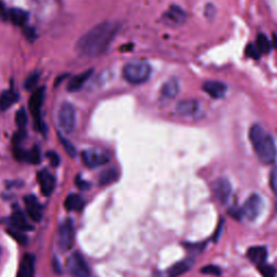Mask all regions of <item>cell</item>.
Listing matches in <instances>:
<instances>
[{
    "mask_svg": "<svg viewBox=\"0 0 277 277\" xmlns=\"http://www.w3.org/2000/svg\"><path fill=\"white\" fill-rule=\"evenodd\" d=\"M179 91H180V84H179V80L176 78H171L162 85L160 93L164 99L171 100L175 99L178 95Z\"/></svg>",
    "mask_w": 277,
    "mask_h": 277,
    "instance_id": "cell-17",
    "label": "cell"
},
{
    "mask_svg": "<svg viewBox=\"0 0 277 277\" xmlns=\"http://www.w3.org/2000/svg\"><path fill=\"white\" fill-rule=\"evenodd\" d=\"M193 265V261L190 259H187V260H184V261H181V262H179L177 264H175L172 267L170 268L169 270V275L171 277H178V276H180L184 273H186L187 271L190 270V268L192 267Z\"/></svg>",
    "mask_w": 277,
    "mask_h": 277,
    "instance_id": "cell-24",
    "label": "cell"
},
{
    "mask_svg": "<svg viewBox=\"0 0 277 277\" xmlns=\"http://www.w3.org/2000/svg\"><path fill=\"white\" fill-rule=\"evenodd\" d=\"M263 199L258 194H252L245 201L241 209V215L245 216L249 220H255L263 210Z\"/></svg>",
    "mask_w": 277,
    "mask_h": 277,
    "instance_id": "cell-7",
    "label": "cell"
},
{
    "mask_svg": "<svg viewBox=\"0 0 277 277\" xmlns=\"http://www.w3.org/2000/svg\"><path fill=\"white\" fill-rule=\"evenodd\" d=\"M25 36H27L30 40H31V38L30 37H32V38H34L35 37V30L34 29H32V28H28V27H26V30H25Z\"/></svg>",
    "mask_w": 277,
    "mask_h": 277,
    "instance_id": "cell-40",
    "label": "cell"
},
{
    "mask_svg": "<svg viewBox=\"0 0 277 277\" xmlns=\"http://www.w3.org/2000/svg\"><path fill=\"white\" fill-rule=\"evenodd\" d=\"M45 91H46L45 87L35 89L28 102L29 112L31 114L32 119H34L35 127L39 131H44L45 129V124L42 119V107L45 99Z\"/></svg>",
    "mask_w": 277,
    "mask_h": 277,
    "instance_id": "cell-4",
    "label": "cell"
},
{
    "mask_svg": "<svg viewBox=\"0 0 277 277\" xmlns=\"http://www.w3.org/2000/svg\"><path fill=\"white\" fill-rule=\"evenodd\" d=\"M76 184L77 186L79 187L80 190H87L89 189V183L87 181H84V180H81V178H78L76 179Z\"/></svg>",
    "mask_w": 277,
    "mask_h": 277,
    "instance_id": "cell-39",
    "label": "cell"
},
{
    "mask_svg": "<svg viewBox=\"0 0 277 277\" xmlns=\"http://www.w3.org/2000/svg\"><path fill=\"white\" fill-rule=\"evenodd\" d=\"M259 270L264 277H275V268L273 266L266 265L265 263H263L260 265Z\"/></svg>",
    "mask_w": 277,
    "mask_h": 277,
    "instance_id": "cell-31",
    "label": "cell"
},
{
    "mask_svg": "<svg viewBox=\"0 0 277 277\" xmlns=\"http://www.w3.org/2000/svg\"><path fill=\"white\" fill-rule=\"evenodd\" d=\"M91 75H92V70H89L81 73V74L74 76L70 80V83L67 85V90L70 92H76L80 90V89L83 88V86L87 83V80L91 77Z\"/></svg>",
    "mask_w": 277,
    "mask_h": 277,
    "instance_id": "cell-18",
    "label": "cell"
},
{
    "mask_svg": "<svg viewBox=\"0 0 277 277\" xmlns=\"http://www.w3.org/2000/svg\"><path fill=\"white\" fill-rule=\"evenodd\" d=\"M39 73H32V74H30L26 79H25V83H24V87H25L26 90H35V88L38 84L39 81Z\"/></svg>",
    "mask_w": 277,
    "mask_h": 277,
    "instance_id": "cell-28",
    "label": "cell"
},
{
    "mask_svg": "<svg viewBox=\"0 0 277 277\" xmlns=\"http://www.w3.org/2000/svg\"><path fill=\"white\" fill-rule=\"evenodd\" d=\"M65 209L68 211H80L85 207V199L77 194H71L65 199Z\"/></svg>",
    "mask_w": 277,
    "mask_h": 277,
    "instance_id": "cell-23",
    "label": "cell"
},
{
    "mask_svg": "<svg viewBox=\"0 0 277 277\" xmlns=\"http://www.w3.org/2000/svg\"><path fill=\"white\" fill-rule=\"evenodd\" d=\"M118 179V170L116 168H110L104 170L99 177V183L101 185H109L113 182H115Z\"/></svg>",
    "mask_w": 277,
    "mask_h": 277,
    "instance_id": "cell-25",
    "label": "cell"
},
{
    "mask_svg": "<svg viewBox=\"0 0 277 277\" xmlns=\"http://www.w3.org/2000/svg\"><path fill=\"white\" fill-rule=\"evenodd\" d=\"M35 273V257L26 254L21 260L18 276L16 277H34Z\"/></svg>",
    "mask_w": 277,
    "mask_h": 277,
    "instance_id": "cell-16",
    "label": "cell"
},
{
    "mask_svg": "<svg viewBox=\"0 0 277 277\" xmlns=\"http://www.w3.org/2000/svg\"><path fill=\"white\" fill-rule=\"evenodd\" d=\"M58 120L60 128L65 133L71 134L76 126V111L73 104L64 102L59 110Z\"/></svg>",
    "mask_w": 277,
    "mask_h": 277,
    "instance_id": "cell-5",
    "label": "cell"
},
{
    "mask_svg": "<svg viewBox=\"0 0 277 277\" xmlns=\"http://www.w3.org/2000/svg\"><path fill=\"white\" fill-rule=\"evenodd\" d=\"M276 208H277V205H276Z\"/></svg>",
    "mask_w": 277,
    "mask_h": 277,
    "instance_id": "cell-43",
    "label": "cell"
},
{
    "mask_svg": "<svg viewBox=\"0 0 277 277\" xmlns=\"http://www.w3.org/2000/svg\"><path fill=\"white\" fill-rule=\"evenodd\" d=\"M40 158H42V155H40V150L38 146H34V148L26 152L25 161H28L30 164H39Z\"/></svg>",
    "mask_w": 277,
    "mask_h": 277,
    "instance_id": "cell-27",
    "label": "cell"
},
{
    "mask_svg": "<svg viewBox=\"0 0 277 277\" xmlns=\"http://www.w3.org/2000/svg\"><path fill=\"white\" fill-rule=\"evenodd\" d=\"M214 193L216 197L222 202H226L230 199L232 195V185L231 183L226 180V179L220 178L218 180L214 182Z\"/></svg>",
    "mask_w": 277,
    "mask_h": 277,
    "instance_id": "cell-12",
    "label": "cell"
},
{
    "mask_svg": "<svg viewBox=\"0 0 277 277\" xmlns=\"http://www.w3.org/2000/svg\"><path fill=\"white\" fill-rule=\"evenodd\" d=\"M186 20V12L181 9L180 7L172 6L170 7L169 9L162 15V22L167 25H175L179 26L182 25V24Z\"/></svg>",
    "mask_w": 277,
    "mask_h": 277,
    "instance_id": "cell-10",
    "label": "cell"
},
{
    "mask_svg": "<svg viewBox=\"0 0 277 277\" xmlns=\"http://www.w3.org/2000/svg\"><path fill=\"white\" fill-rule=\"evenodd\" d=\"M61 141H62V143H63V146H64V149H65V151H66V153L70 155V156H72V157H74L75 156V155H76V150H75V148H74V146H73L72 145V143L70 142V141H67V140H65V138L64 137H61Z\"/></svg>",
    "mask_w": 277,
    "mask_h": 277,
    "instance_id": "cell-33",
    "label": "cell"
},
{
    "mask_svg": "<svg viewBox=\"0 0 277 277\" xmlns=\"http://www.w3.org/2000/svg\"><path fill=\"white\" fill-rule=\"evenodd\" d=\"M271 45L273 46V48L275 49V50H277V35L276 34L273 35V39H272V44Z\"/></svg>",
    "mask_w": 277,
    "mask_h": 277,
    "instance_id": "cell-42",
    "label": "cell"
},
{
    "mask_svg": "<svg viewBox=\"0 0 277 277\" xmlns=\"http://www.w3.org/2000/svg\"><path fill=\"white\" fill-rule=\"evenodd\" d=\"M66 267L74 277H90V270L85 259L78 252H75L66 261Z\"/></svg>",
    "mask_w": 277,
    "mask_h": 277,
    "instance_id": "cell-6",
    "label": "cell"
},
{
    "mask_svg": "<svg viewBox=\"0 0 277 277\" xmlns=\"http://www.w3.org/2000/svg\"><path fill=\"white\" fill-rule=\"evenodd\" d=\"M119 30V25L115 22H102L97 24L84 36H81L76 44V50L84 56H99L107 52Z\"/></svg>",
    "mask_w": 277,
    "mask_h": 277,
    "instance_id": "cell-1",
    "label": "cell"
},
{
    "mask_svg": "<svg viewBox=\"0 0 277 277\" xmlns=\"http://www.w3.org/2000/svg\"><path fill=\"white\" fill-rule=\"evenodd\" d=\"M47 157L49 158V161H50V164L53 166V167H58L60 165V157L59 155L56 154L55 152L53 151H49L47 153Z\"/></svg>",
    "mask_w": 277,
    "mask_h": 277,
    "instance_id": "cell-32",
    "label": "cell"
},
{
    "mask_svg": "<svg viewBox=\"0 0 277 277\" xmlns=\"http://www.w3.org/2000/svg\"><path fill=\"white\" fill-rule=\"evenodd\" d=\"M24 202H25V208L28 217L35 222H39L43 218V208L37 197L34 195H27L24 197Z\"/></svg>",
    "mask_w": 277,
    "mask_h": 277,
    "instance_id": "cell-11",
    "label": "cell"
},
{
    "mask_svg": "<svg viewBox=\"0 0 277 277\" xmlns=\"http://www.w3.org/2000/svg\"><path fill=\"white\" fill-rule=\"evenodd\" d=\"M248 258L251 260L252 262L261 265L265 263L266 258H267V250L263 246H257V247H252L248 250L247 252Z\"/></svg>",
    "mask_w": 277,
    "mask_h": 277,
    "instance_id": "cell-21",
    "label": "cell"
},
{
    "mask_svg": "<svg viewBox=\"0 0 277 277\" xmlns=\"http://www.w3.org/2000/svg\"><path fill=\"white\" fill-rule=\"evenodd\" d=\"M200 271H201L202 274H208V275H220V274H221L220 268L218 266H215V265H208L206 267L201 268Z\"/></svg>",
    "mask_w": 277,
    "mask_h": 277,
    "instance_id": "cell-36",
    "label": "cell"
},
{
    "mask_svg": "<svg viewBox=\"0 0 277 277\" xmlns=\"http://www.w3.org/2000/svg\"><path fill=\"white\" fill-rule=\"evenodd\" d=\"M81 159H83L84 164L89 168H96L108 164L110 161V156L101 150L90 149L85 150L81 153Z\"/></svg>",
    "mask_w": 277,
    "mask_h": 277,
    "instance_id": "cell-8",
    "label": "cell"
},
{
    "mask_svg": "<svg viewBox=\"0 0 277 277\" xmlns=\"http://www.w3.org/2000/svg\"><path fill=\"white\" fill-rule=\"evenodd\" d=\"M152 73L151 65L145 61H131L123 70V76L131 85H141L149 80Z\"/></svg>",
    "mask_w": 277,
    "mask_h": 277,
    "instance_id": "cell-3",
    "label": "cell"
},
{
    "mask_svg": "<svg viewBox=\"0 0 277 277\" xmlns=\"http://www.w3.org/2000/svg\"><path fill=\"white\" fill-rule=\"evenodd\" d=\"M59 246L62 250L71 249L74 243V225L72 220L66 219L59 227Z\"/></svg>",
    "mask_w": 277,
    "mask_h": 277,
    "instance_id": "cell-9",
    "label": "cell"
},
{
    "mask_svg": "<svg viewBox=\"0 0 277 277\" xmlns=\"http://www.w3.org/2000/svg\"><path fill=\"white\" fill-rule=\"evenodd\" d=\"M246 54L251 56V58H255V59H258L259 56L261 55L259 53V51L257 50V48H256L255 45H249L248 46V48L246 49Z\"/></svg>",
    "mask_w": 277,
    "mask_h": 277,
    "instance_id": "cell-37",
    "label": "cell"
},
{
    "mask_svg": "<svg viewBox=\"0 0 277 277\" xmlns=\"http://www.w3.org/2000/svg\"><path fill=\"white\" fill-rule=\"evenodd\" d=\"M8 14H9V9L5 6L4 3L0 2V20L8 21Z\"/></svg>",
    "mask_w": 277,
    "mask_h": 277,
    "instance_id": "cell-38",
    "label": "cell"
},
{
    "mask_svg": "<svg viewBox=\"0 0 277 277\" xmlns=\"http://www.w3.org/2000/svg\"><path fill=\"white\" fill-rule=\"evenodd\" d=\"M53 266H54V270H55V272L56 273H58V274H60L61 272H62V270H61V268L59 267V263H58V261H56V259H54V261H53Z\"/></svg>",
    "mask_w": 277,
    "mask_h": 277,
    "instance_id": "cell-41",
    "label": "cell"
},
{
    "mask_svg": "<svg viewBox=\"0 0 277 277\" xmlns=\"http://www.w3.org/2000/svg\"><path fill=\"white\" fill-rule=\"evenodd\" d=\"M15 123L18 125L19 129H25V126L27 124V116L25 110L21 109L15 115Z\"/></svg>",
    "mask_w": 277,
    "mask_h": 277,
    "instance_id": "cell-29",
    "label": "cell"
},
{
    "mask_svg": "<svg viewBox=\"0 0 277 277\" xmlns=\"http://www.w3.org/2000/svg\"><path fill=\"white\" fill-rule=\"evenodd\" d=\"M19 99V94L16 93L12 89H9V90L4 91L2 94H0V111H7L9 108H11L12 105L18 101Z\"/></svg>",
    "mask_w": 277,
    "mask_h": 277,
    "instance_id": "cell-22",
    "label": "cell"
},
{
    "mask_svg": "<svg viewBox=\"0 0 277 277\" xmlns=\"http://www.w3.org/2000/svg\"><path fill=\"white\" fill-rule=\"evenodd\" d=\"M249 138L260 160L266 165L273 164L277 158V146L274 138L259 125L251 127Z\"/></svg>",
    "mask_w": 277,
    "mask_h": 277,
    "instance_id": "cell-2",
    "label": "cell"
},
{
    "mask_svg": "<svg viewBox=\"0 0 277 277\" xmlns=\"http://www.w3.org/2000/svg\"><path fill=\"white\" fill-rule=\"evenodd\" d=\"M257 50L259 51L260 54H263V53H267L268 51L271 50V43L268 42V39L264 36V35H259L258 38H257V42L255 44Z\"/></svg>",
    "mask_w": 277,
    "mask_h": 277,
    "instance_id": "cell-26",
    "label": "cell"
},
{
    "mask_svg": "<svg viewBox=\"0 0 277 277\" xmlns=\"http://www.w3.org/2000/svg\"><path fill=\"white\" fill-rule=\"evenodd\" d=\"M28 20V14L26 11L18 8H12L9 9V14H8V21H10L16 26H25V24Z\"/></svg>",
    "mask_w": 277,
    "mask_h": 277,
    "instance_id": "cell-20",
    "label": "cell"
},
{
    "mask_svg": "<svg viewBox=\"0 0 277 277\" xmlns=\"http://www.w3.org/2000/svg\"><path fill=\"white\" fill-rule=\"evenodd\" d=\"M9 223L12 225L13 229L20 230V231H31L32 226L26 221V218L22 213V210L19 207L13 208L12 216L10 217Z\"/></svg>",
    "mask_w": 277,
    "mask_h": 277,
    "instance_id": "cell-15",
    "label": "cell"
},
{
    "mask_svg": "<svg viewBox=\"0 0 277 277\" xmlns=\"http://www.w3.org/2000/svg\"><path fill=\"white\" fill-rule=\"evenodd\" d=\"M38 182L40 190L45 196H49L55 187V179L54 177L47 170H42L38 172Z\"/></svg>",
    "mask_w": 277,
    "mask_h": 277,
    "instance_id": "cell-14",
    "label": "cell"
},
{
    "mask_svg": "<svg viewBox=\"0 0 277 277\" xmlns=\"http://www.w3.org/2000/svg\"><path fill=\"white\" fill-rule=\"evenodd\" d=\"M199 110V103L195 100H184L179 102L177 105V111L179 114L184 116L195 115Z\"/></svg>",
    "mask_w": 277,
    "mask_h": 277,
    "instance_id": "cell-19",
    "label": "cell"
},
{
    "mask_svg": "<svg viewBox=\"0 0 277 277\" xmlns=\"http://www.w3.org/2000/svg\"><path fill=\"white\" fill-rule=\"evenodd\" d=\"M270 185L272 191L277 195V168H274L270 174Z\"/></svg>",
    "mask_w": 277,
    "mask_h": 277,
    "instance_id": "cell-35",
    "label": "cell"
},
{
    "mask_svg": "<svg viewBox=\"0 0 277 277\" xmlns=\"http://www.w3.org/2000/svg\"><path fill=\"white\" fill-rule=\"evenodd\" d=\"M202 89L207 94L214 99H221L227 92V86L221 81L218 80H208L202 85Z\"/></svg>",
    "mask_w": 277,
    "mask_h": 277,
    "instance_id": "cell-13",
    "label": "cell"
},
{
    "mask_svg": "<svg viewBox=\"0 0 277 277\" xmlns=\"http://www.w3.org/2000/svg\"><path fill=\"white\" fill-rule=\"evenodd\" d=\"M22 232L23 231L16 230V229L8 230V234H10L16 241H18L19 244H21V245H24V244L27 243V238H26V236L24 235Z\"/></svg>",
    "mask_w": 277,
    "mask_h": 277,
    "instance_id": "cell-30",
    "label": "cell"
},
{
    "mask_svg": "<svg viewBox=\"0 0 277 277\" xmlns=\"http://www.w3.org/2000/svg\"><path fill=\"white\" fill-rule=\"evenodd\" d=\"M26 136V131L25 129H19L18 131L15 132L14 136H13V143L14 145H20V143L25 138Z\"/></svg>",
    "mask_w": 277,
    "mask_h": 277,
    "instance_id": "cell-34",
    "label": "cell"
}]
</instances>
